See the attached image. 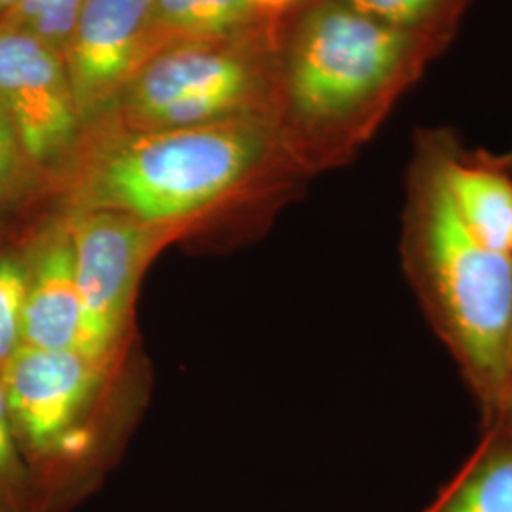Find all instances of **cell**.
I'll return each mask as SVG.
<instances>
[{
    "instance_id": "4fadbf2b",
    "label": "cell",
    "mask_w": 512,
    "mask_h": 512,
    "mask_svg": "<svg viewBox=\"0 0 512 512\" xmlns=\"http://www.w3.org/2000/svg\"><path fill=\"white\" fill-rule=\"evenodd\" d=\"M361 16L393 29L450 40L469 0H340Z\"/></svg>"
},
{
    "instance_id": "2e32d148",
    "label": "cell",
    "mask_w": 512,
    "mask_h": 512,
    "mask_svg": "<svg viewBox=\"0 0 512 512\" xmlns=\"http://www.w3.org/2000/svg\"><path fill=\"white\" fill-rule=\"evenodd\" d=\"M46 183L21 145L16 126L0 107V211L29 202Z\"/></svg>"
},
{
    "instance_id": "d6986e66",
    "label": "cell",
    "mask_w": 512,
    "mask_h": 512,
    "mask_svg": "<svg viewBox=\"0 0 512 512\" xmlns=\"http://www.w3.org/2000/svg\"><path fill=\"white\" fill-rule=\"evenodd\" d=\"M482 431H494L497 435L512 439V399L495 414L494 420L482 425Z\"/></svg>"
},
{
    "instance_id": "30bf717a",
    "label": "cell",
    "mask_w": 512,
    "mask_h": 512,
    "mask_svg": "<svg viewBox=\"0 0 512 512\" xmlns=\"http://www.w3.org/2000/svg\"><path fill=\"white\" fill-rule=\"evenodd\" d=\"M446 183L461 217L495 251L512 256V171L486 156H467L446 141Z\"/></svg>"
},
{
    "instance_id": "ffe728a7",
    "label": "cell",
    "mask_w": 512,
    "mask_h": 512,
    "mask_svg": "<svg viewBox=\"0 0 512 512\" xmlns=\"http://www.w3.org/2000/svg\"><path fill=\"white\" fill-rule=\"evenodd\" d=\"M16 4V0H0V18Z\"/></svg>"
},
{
    "instance_id": "7c38bea8",
    "label": "cell",
    "mask_w": 512,
    "mask_h": 512,
    "mask_svg": "<svg viewBox=\"0 0 512 512\" xmlns=\"http://www.w3.org/2000/svg\"><path fill=\"white\" fill-rule=\"evenodd\" d=\"M283 23L260 18L249 0H154V25L164 46L277 33Z\"/></svg>"
},
{
    "instance_id": "7a4b0ae2",
    "label": "cell",
    "mask_w": 512,
    "mask_h": 512,
    "mask_svg": "<svg viewBox=\"0 0 512 512\" xmlns=\"http://www.w3.org/2000/svg\"><path fill=\"white\" fill-rule=\"evenodd\" d=\"M444 44L361 16L340 0H311L281 27L275 126L310 173L342 165Z\"/></svg>"
},
{
    "instance_id": "ac0fdd59",
    "label": "cell",
    "mask_w": 512,
    "mask_h": 512,
    "mask_svg": "<svg viewBox=\"0 0 512 512\" xmlns=\"http://www.w3.org/2000/svg\"><path fill=\"white\" fill-rule=\"evenodd\" d=\"M260 18L281 25L287 16L294 12L300 0H249Z\"/></svg>"
},
{
    "instance_id": "9a60e30c",
    "label": "cell",
    "mask_w": 512,
    "mask_h": 512,
    "mask_svg": "<svg viewBox=\"0 0 512 512\" xmlns=\"http://www.w3.org/2000/svg\"><path fill=\"white\" fill-rule=\"evenodd\" d=\"M0 512H40L33 473L19 448L0 376Z\"/></svg>"
},
{
    "instance_id": "5b68a950",
    "label": "cell",
    "mask_w": 512,
    "mask_h": 512,
    "mask_svg": "<svg viewBox=\"0 0 512 512\" xmlns=\"http://www.w3.org/2000/svg\"><path fill=\"white\" fill-rule=\"evenodd\" d=\"M279 35L167 44L131 78L107 118L122 128L139 129L171 105L228 97L274 120Z\"/></svg>"
},
{
    "instance_id": "e0dca14e",
    "label": "cell",
    "mask_w": 512,
    "mask_h": 512,
    "mask_svg": "<svg viewBox=\"0 0 512 512\" xmlns=\"http://www.w3.org/2000/svg\"><path fill=\"white\" fill-rule=\"evenodd\" d=\"M27 293V258L0 255V370L23 346V311Z\"/></svg>"
},
{
    "instance_id": "6da1fadb",
    "label": "cell",
    "mask_w": 512,
    "mask_h": 512,
    "mask_svg": "<svg viewBox=\"0 0 512 512\" xmlns=\"http://www.w3.org/2000/svg\"><path fill=\"white\" fill-rule=\"evenodd\" d=\"M310 171L274 120L135 131L105 118L84 131L61 177L67 209H107L181 236L222 211L289 196Z\"/></svg>"
},
{
    "instance_id": "52a82bcc",
    "label": "cell",
    "mask_w": 512,
    "mask_h": 512,
    "mask_svg": "<svg viewBox=\"0 0 512 512\" xmlns=\"http://www.w3.org/2000/svg\"><path fill=\"white\" fill-rule=\"evenodd\" d=\"M0 107L40 175L61 181L73 164L84 126L63 57L35 37L0 25Z\"/></svg>"
},
{
    "instance_id": "8fae6325",
    "label": "cell",
    "mask_w": 512,
    "mask_h": 512,
    "mask_svg": "<svg viewBox=\"0 0 512 512\" xmlns=\"http://www.w3.org/2000/svg\"><path fill=\"white\" fill-rule=\"evenodd\" d=\"M421 512H512V439L482 431L473 452Z\"/></svg>"
},
{
    "instance_id": "3957f363",
    "label": "cell",
    "mask_w": 512,
    "mask_h": 512,
    "mask_svg": "<svg viewBox=\"0 0 512 512\" xmlns=\"http://www.w3.org/2000/svg\"><path fill=\"white\" fill-rule=\"evenodd\" d=\"M444 152L446 141H423L410 167L403 270L486 425L505 401L511 376L512 256L484 243L461 217Z\"/></svg>"
},
{
    "instance_id": "277c9868",
    "label": "cell",
    "mask_w": 512,
    "mask_h": 512,
    "mask_svg": "<svg viewBox=\"0 0 512 512\" xmlns=\"http://www.w3.org/2000/svg\"><path fill=\"white\" fill-rule=\"evenodd\" d=\"M105 366L78 349L21 346L0 370L19 448L35 478L40 512H54L84 490L93 473L78 439Z\"/></svg>"
},
{
    "instance_id": "5bb4252c",
    "label": "cell",
    "mask_w": 512,
    "mask_h": 512,
    "mask_svg": "<svg viewBox=\"0 0 512 512\" xmlns=\"http://www.w3.org/2000/svg\"><path fill=\"white\" fill-rule=\"evenodd\" d=\"M86 0H16L0 25L23 31L63 57Z\"/></svg>"
},
{
    "instance_id": "9c48e42d",
    "label": "cell",
    "mask_w": 512,
    "mask_h": 512,
    "mask_svg": "<svg viewBox=\"0 0 512 512\" xmlns=\"http://www.w3.org/2000/svg\"><path fill=\"white\" fill-rule=\"evenodd\" d=\"M27 258L23 344L40 349H78L82 308L74 249L65 215L38 234Z\"/></svg>"
},
{
    "instance_id": "ba28073f",
    "label": "cell",
    "mask_w": 512,
    "mask_h": 512,
    "mask_svg": "<svg viewBox=\"0 0 512 512\" xmlns=\"http://www.w3.org/2000/svg\"><path fill=\"white\" fill-rule=\"evenodd\" d=\"M160 48L154 0H86L63 52L84 131L110 116L131 78Z\"/></svg>"
},
{
    "instance_id": "8992f818",
    "label": "cell",
    "mask_w": 512,
    "mask_h": 512,
    "mask_svg": "<svg viewBox=\"0 0 512 512\" xmlns=\"http://www.w3.org/2000/svg\"><path fill=\"white\" fill-rule=\"evenodd\" d=\"M82 323L78 351L110 365L126 332L139 279L171 230L107 209H67Z\"/></svg>"
}]
</instances>
